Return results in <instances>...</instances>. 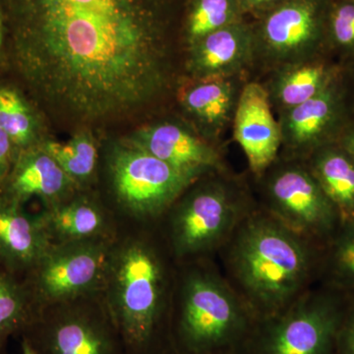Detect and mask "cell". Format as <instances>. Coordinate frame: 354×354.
<instances>
[{
	"label": "cell",
	"instance_id": "cell-34",
	"mask_svg": "<svg viewBox=\"0 0 354 354\" xmlns=\"http://www.w3.org/2000/svg\"><path fill=\"white\" fill-rule=\"evenodd\" d=\"M20 354H37L32 351L31 346L24 339H21V353Z\"/></svg>",
	"mask_w": 354,
	"mask_h": 354
},
{
	"label": "cell",
	"instance_id": "cell-4",
	"mask_svg": "<svg viewBox=\"0 0 354 354\" xmlns=\"http://www.w3.org/2000/svg\"><path fill=\"white\" fill-rule=\"evenodd\" d=\"M255 317L216 258L177 264L169 344L174 354H223L250 339Z\"/></svg>",
	"mask_w": 354,
	"mask_h": 354
},
{
	"label": "cell",
	"instance_id": "cell-28",
	"mask_svg": "<svg viewBox=\"0 0 354 354\" xmlns=\"http://www.w3.org/2000/svg\"><path fill=\"white\" fill-rule=\"evenodd\" d=\"M337 354H354V292L346 293L337 330Z\"/></svg>",
	"mask_w": 354,
	"mask_h": 354
},
{
	"label": "cell",
	"instance_id": "cell-27",
	"mask_svg": "<svg viewBox=\"0 0 354 354\" xmlns=\"http://www.w3.org/2000/svg\"><path fill=\"white\" fill-rule=\"evenodd\" d=\"M327 46L339 64L354 57V0L330 1L327 22Z\"/></svg>",
	"mask_w": 354,
	"mask_h": 354
},
{
	"label": "cell",
	"instance_id": "cell-24",
	"mask_svg": "<svg viewBox=\"0 0 354 354\" xmlns=\"http://www.w3.org/2000/svg\"><path fill=\"white\" fill-rule=\"evenodd\" d=\"M0 129L8 135L17 155L43 143L34 111L13 86H0Z\"/></svg>",
	"mask_w": 354,
	"mask_h": 354
},
{
	"label": "cell",
	"instance_id": "cell-25",
	"mask_svg": "<svg viewBox=\"0 0 354 354\" xmlns=\"http://www.w3.org/2000/svg\"><path fill=\"white\" fill-rule=\"evenodd\" d=\"M32 317L22 279L0 266V354L12 337H19Z\"/></svg>",
	"mask_w": 354,
	"mask_h": 354
},
{
	"label": "cell",
	"instance_id": "cell-11",
	"mask_svg": "<svg viewBox=\"0 0 354 354\" xmlns=\"http://www.w3.org/2000/svg\"><path fill=\"white\" fill-rule=\"evenodd\" d=\"M111 241L50 244L22 278L32 315L50 305L101 295Z\"/></svg>",
	"mask_w": 354,
	"mask_h": 354
},
{
	"label": "cell",
	"instance_id": "cell-30",
	"mask_svg": "<svg viewBox=\"0 0 354 354\" xmlns=\"http://www.w3.org/2000/svg\"><path fill=\"white\" fill-rule=\"evenodd\" d=\"M283 1L285 0H239V3L242 16L247 20L248 18L254 20Z\"/></svg>",
	"mask_w": 354,
	"mask_h": 354
},
{
	"label": "cell",
	"instance_id": "cell-7",
	"mask_svg": "<svg viewBox=\"0 0 354 354\" xmlns=\"http://www.w3.org/2000/svg\"><path fill=\"white\" fill-rule=\"evenodd\" d=\"M251 183L261 209L317 245L325 246L339 230L341 214L305 160L279 157Z\"/></svg>",
	"mask_w": 354,
	"mask_h": 354
},
{
	"label": "cell",
	"instance_id": "cell-16",
	"mask_svg": "<svg viewBox=\"0 0 354 354\" xmlns=\"http://www.w3.org/2000/svg\"><path fill=\"white\" fill-rule=\"evenodd\" d=\"M38 216L50 244L111 241L120 225L95 189L76 190Z\"/></svg>",
	"mask_w": 354,
	"mask_h": 354
},
{
	"label": "cell",
	"instance_id": "cell-6",
	"mask_svg": "<svg viewBox=\"0 0 354 354\" xmlns=\"http://www.w3.org/2000/svg\"><path fill=\"white\" fill-rule=\"evenodd\" d=\"M199 177L127 141L106 149L95 190L118 223H155Z\"/></svg>",
	"mask_w": 354,
	"mask_h": 354
},
{
	"label": "cell",
	"instance_id": "cell-12",
	"mask_svg": "<svg viewBox=\"0 0 354 354\" xmlns=\"http://www.w3.org/2000/svg\"><path fill=\"white\" fill-rule=\"evenodd\" d=\"M277 118L281 136L279 157L305 160L317 149L337 142L354 120L342 74L320 94Z\"/></svg>",
	"mask_w": 354,
	"mask_h": 354
},
{
	"label": "cell",
	"instance_id": "cell-2",
	"mask_svg": "<svg viewBox=\"0 0 354 354\" xmlns=\"http://www.w3.org/2000/svg\"><path fill=\"white\" fill-rule=\"evenodd\" d=\"M177 263L158 221L120 223L109 244L102 297L127 354H165Z\"/></svg>",
	"mask_w": 354,
	"mask_h": 354
},
{
	"label": "cell",
	"instance_id": "cell-13",
	"mask_svg": "<svg viewBox=\"0 0 354 354\" xmlns=\"http://www.w3.org/2000/svg\"><path fill=\"white\" fill-rule=\"evenodd\" d=\"M232 128L234 141L245 153L249 174L258 178L279 158L281 147L278 118L259 80L244 84Z\"/></svg>",
	"mask_w": 354,
	"mask_h": 354
},
{
	"label": "cell",
	"instance_id": "cell-19",
	"mask_svg": "<svg viewBox=\"0 0 354 354\" xmlns=\"http://www.w3.org/2000/svg\"><path fill=\"white\" fill-rule=\"evenodd\" d=\"M342 64L330 55L288 64L272 70L259 80L278 115L309 101L341 76Z\"/></svg>",
	"mask_w": 354,
	"mask_h": 354
},
{
	"label": "cell",
	"instance_id": "cell-3",
	"mask_svg": "<svg viewBox=\"0 0 354 354\" xmlns=\"http://www.w3.org/2000/svg\"><path fill=\"white\" fill-rule=\"evenodd\" d=\"M322 249L258 206L216 259L258 321L288 308L318 285Z\"/></svg>",
	"mask_w": 354,
	"mask_h": 354
},
{
	"label": "cell",
	"instance_id": "cell-21",
	"mask_svg": "<svg viewBox=\"0 0 354 354\" xmlns=\"http://www.w3.org/2000/svg\"><path fill=\"white\" fill-rule=\"evenodd\" d=\"M342 220L354 215V160L337 142L314 151L305 160Z\"/></svg>",
	"mask_w": 354,
	"mask_h": 354
},
{
	"label": "cell",
	"instance_id": "cell-22",
	"mask_svg": "<svg viewBox=\"0 0 354 354\" xmlns=\"http://www.w3.org/2000/svg\"><path fill=\"white\" fill-rule=\"evenodd\" d=\"M41 146L79 190L95 189L99 176V149L90 134H77L66 143L46 141Z\"/></svg>",
	"mask_w": 354,
	"mask_h": 354
},
{
	"label": "cell",
	"instance_id": "cell-26",
	"mask_svg": "<svg viewBox=\"0 0 354 354\" xmlns=\"http://www.w3.org/2000/svg\"><path fill=\"white\" fill-rule=\"evenodd\" d=\"M245 18L239 0H192L186 18V48L211 32Z\"/></svg>",
	"mask_w": 354,
	"mask_h": 354
},
{
	"label": "cell",
	"instance_id": "cell-20",
	"mask_svg": "<svg viewBox=\"0 0 354 354\" xmlns=\"http://www.w3.org/2000/svg\"><path fill=\"white\" fill-rule=\"evenodd\" d=\"M50 245L38 215L0 196V266L14 276L23 277Z\"/></svg>",
	"mask_w": 354,
	"mask_h": 354
},
{
	"label": "cell",
	"instance_id": "cell-17",
	"mask_svg": "<svg viewBox=\"0 0 354 354\" xmlns=\"http://www.w3.org/2000/svg\"><path fill=\"white\" fill-rule=\"evenodd\" d=\"M248 77L186 79L177 90L181 108L189 116L190 125L205 139L221 145L232 127L237 104Z\"/></svg>",
	"mask_w": 354,
	"mask_h": 354
},
{
	"label": "cell",
	"instance_id": "cell-14",
	"mask_svg": "<svg viewBox=\"0 0 354 354\" xmlns=\"http://www.w3.org/2000/svg\"><path fill=\"white\" fill-rule=\"evenodd\" d=\"M128 142L196 176L230 169L223 146L205 139L189 123L160 121L142 128Z\"/></svg>",
	"mask_w": 354,
	"mask_h": 354
},
{
	"label": "cell",
	"instance_id": "cell-8",
	"mask_svg": "<svg viewBox=\"0 0 354 354\" xmlns=\"http://www.w3.org/2000/svg\"><path fill=\"white\" fill-rule=\"evenodd\" d=\"M20 339L37 354H127L102 293L39 310Z\"/></svg>",
	"mask_w": 354,
	"mask_h": 354
},
{
	"label": "cell",
	"instance_id": "cell-32",
	"mask_svg": "<svg viewBox=\"0 0 354 354\" xmlns=\"http://www.w3.org/2000/svg\"><path fill=\"white\" fill-rule=\"evenodd\" d=\"M339 144L351 156L354 160V120L349 123L348 127L342 133L341 137L337 140Z\"/></svg>",
	"mask_w": 354,
	"mask_h": 354
},
{
	"label": "cell",
	"instance_id": "cell-5",
	"mask_svg": "<svg viewBox=\"0 0 354 354\" xmlns=\"http://www.w3.org/2000/svg\"><path fill=\"white\" fill-rule=\"evenodd\" d=\"M258 208L250 176L230 169L200 176L158 221L177 264L216 258L247 216Z\"/></svg>",
	"mask_w": 354,
	"mask_h": 354
},
{
	"label": "cell",
	"instance_id": "cell-15",
	"mask_svg": "<svg viewBox=\"0 0 354 354\" xmlns=\"http://www.w3.org/2000/svg\"><path fill=\"white\" fill-rule=\"evenodd\" d=\"M186 79L250 78L254 62L251 22L242 19L203 37L186 48Z\"/></svg>",
	"mask_w": 354,
	"mask_h": 354
},
{
	"label": "cell",
	"instance_id": "cell-31",
	"mask_svg": "<svg viewBox=\"0 0 354 354\" xmlns=\"http://www.w3.org/2000/svg\"><path fill=\"white\" fill-rule=\"evenodd\" d=\"M342 80L354 118V57L342 64Z\"/></svg>",
	"mask_w": 354,
	"mask_h": 354
},
{
	"label": "cell",
	"instance_id": "cell-10",
	"mask_svg": "<svg viewBox=\"0 0 354 354\" xmlns=\"http://www.w3.org/2000/svg\"><path fill=\"white\" fill-rule=\"evenodd\" d=\"M346 293L316 285L288 308L256 321L257 354H337Z\"/></svg>",
	"mask_w": 354,
	"mask_h": 354
},
{
	"label": "cell",
	"instance_id": "cell-18",
	"mask_svg": "<svg viewBox=\"0 0 354 354\" xmlns=\"http://www.w3.org/2000/svg\"><path fill=\"white\" fill-rule=\"evenodd\" d=\"M76 190L73 181L39 144L18 153L0 196L24 207L28 200L39 198L44 208L71 196Z\"/></svg>",
	"mask_w": 354,
	"mask_h": 354
},
{
	"label": "cell",
	"instance_id": "cell-23",
	"mask_svg": "<svg viewBox=\"0 0 354 354\" xmlns=\"http://www.w3.org/2000/svg\"><path fill=\"white\" fill-rule=\"evenodd\" d=\"M318 283L344 293L354 292V215L342 220L323 247Z\"/></svg>",
	"mask_w": 354,
	"mask_h": 354
},
{
	"label": "cell",
	"instance_id": "cell-9",
	"mask_svg": "<svg viewBox=\"0 0 354 354\" xmlns=\"http://www.w3.org/2000/svg\"><path fill=\"white\" fill-rule=\"evenodd\" d=\"M330 1L285 0L250 21L254 44L251 77L253 73L263 77L279 67L329 55L327 22Z\"/></svg>",
	"mask_w": 354,
	"mask_h": 354
},
{
	"label": "cell",
	"instance_id": "cell-29",
	"mask_svg": "<svg viewBox=\"0 0 354 354\" xmlns=\"http://www.w3.org/2000/svg\"><path fill=\"white\" fill-rule=\"evenodd\" d=\"M17 157L15 147L6 132L0 129V189Z\"/></svg>",
	"mask_w": 354,
	"mask_h": 354
},
{
	"label": "cell",
	"instance_id": "cell-33",
	"mask_svg": "<svg viewBox=\"0 0 354 354\" xmlns=\"http://www.w3.org/2000/svg\"><path fill=\"white\" fill-rule=\"evenodd\" d=\"M7 31L6 20H4L3 12H2L1 6H0V66L7 62L8 58V48H7Z\"/></svg>",
	"mask_w": 354,
	"mask_h": 354
},
{
	"label": "cell",
	"instance_id": "cell-35",
	"mask_svg": "<svg viewBox=\"0 0 354 354\" xmlns=\"http://www.w3.org/2000/svg\"><path fill=\"white\" fill-rule=\"evenodd\" d=\"M165 354H174V351H169V353H165Z\"/></svg>",
	"mask_w": 354,
	"mask_h": 354
},
{
	"label": "cell",
	"instance_id": "cell-1",
	"mask_svg": "<svg viewBox=\"0 0 354 354\" xmlns=\"http://www.w3.org/2000/svg\"><path fill=\"white\" fill-rule=\"evenodd\" d=\"M172 0H0L8 57L32 93L84 122L125 118L176 84Z\"/></svg>",
	"mask_w": 354,
	"mask_h": 354
}]
</instances>
